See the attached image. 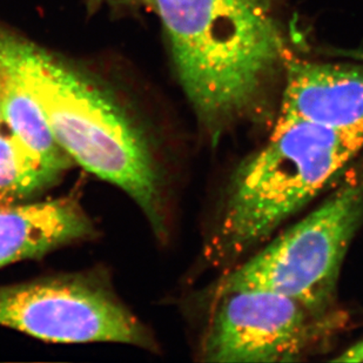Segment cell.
<instances>
[{"mask_svg": "<svg viewBox=\"0 0 363 363\" xmlns=\"http://www.w3.org/2000/svg\"><path fill=\"white\" fill-rule=\"evenodd\" d=\"M179 82L216 144L264 107L284 62L277 0H151Z\"/></svg>", "mask_w": 363, "mask_h": 363, "instance_id": "cell-1", "label": "cell"}, {"mask_svg": "<svg viewBox=\"0 0 363 363\" xmlns=\"http://www.w3.org/2000/svg\"><path fill=\"white\" fill-rule=\"evenodd\" d=\"M4 72L28 89L74 164L123 189L158 238L167 233L164 178L148 139L110 93L25 37Z\"/></svg>", "mask_w": 363, "mask_h": 363, "instance_id": "cell-2", "label": "cell"}, {"mask_svg": "<svg viewBox=\"0 0 363 363\" xmlns=\"http://www.w3.org/2000/svg\"><path fill=\"white\" fill-rule=\"evenodd\" d=\"M363 151V133L277 121L264 147L232 175L203 257L226 267L271 238Z\"/></svg>", "mask_w": 363, "mask_h": 363, "instance_id": "cell-3", "label": "cell"}, {"mask_svg": "<svg viewBox=\"0 0 363 363\" xmlns=\"http://www.w3.org/2000/svg\"><path fill=\"white\" fill-rule=\"evenodd\" d=\"M362 221L363 173L352 169L314 211L227 272L213 298L262 289L334 312L340 272Z\"/></svg>", "mask_w": 363, "mask_h": 363, "instance_id": "cell-4", "label": "cell"}, {"mask_svg": "<svg viewBox=\"0 0 363 363\" xmlns=\"http://www.w3.org/2000/svg\"><path fill=\"white\" fill-rule=\"evenodd\" d=\"M0 325L46 342H117L157 348L140 320L106 282L92 274L0 286Z\"/></svg>", "mask_w": 363, "mask_h": 363, "instance_id": "cell-5", "label": "cell"}, {"mask_svg": "<svg viewBox=\"0 0 363 363\" xmlns=\"http://www.w3.org/2000/svg\"><path fill=\"white\" fill-rule=\"evenodd\" d=\"M216 302L200 346L206 362H291L340 325L334 311H313L271 291H232Z\"/></svg>", "mask_w": 363, "mask_h": 363, "instance_id": "cell-6", "label": "cell"}, {"mask_svg": "<svg viewBox=\"0 0 363 363\" xmlns=\"http://www.w3.org/2000/svg\"><path fill=\"white\" fill-rule=\"evenodd\" d=\"M277 121L363 133V65L288 62Z\"/></svg>", "mask_w": 363, "mask_h": 363, "instance_id": "cell-7", "label": "cell"}, {"mask_svg": "<svg viewBox=\"0 0 363 363\" xmlns=\"http://www.w3.org/2000/svg\"><path fill=\"white\" fill-rule=\"evenodd\" d=\"M92 220L73 196L0 206V268L92 237Z\"/></svg>", "mask_w": 363, "mask_h": 363, "instance_id": "cell-8", "label": "cell"}, {"mask_svg": "<svg viewBox=\"0 0 363 363\" xmlns=\"http://www.w3.org/2000/svg\"><path fill=\"white\" fill-rule=\"evenodd\" d=\"M0 112L18 144L55 178L74 164L55 139L35 96L21 84L3 74H0Z\"/></svg>", "mask_w": 363, "mask_h": 363, "instance_id": "cell-9", "label": "cell"}, {"mask_svg": "<svg viewBox=\"0 0 363 363\" xmlns=\"http://www.w3.org/2000/svg\"><path fill=\"white\" fill-rule=\"evenodd\" d=\"M55 180L11 134L0 133V206L28 199Z\"/></svg>", "mask_w": 363, "mask_h": 363, "instance_id": "cell-10", "label": "cell"}, {"mask_svg": "<svg viewBox=\"0 0 363 363\" xmlns=\"http://www.w3.org/2000/svg\"><path fill=\"white\" fill-rule=\"evenodd\" d=\"M336 362H363V339L348 350H345L340 357L333 359Z\"/></svg>", "mask_w": 363, "mask_h": 363, "instance_id": "cell-11", "label": "cell"}, {"mask_svg": "<svg viewBox=\"0 0 363 363\" xmlns=\"http://www.w3.org/2000/svg\"><path fill=\"white\" fill-rule=\"evenodd\" d=\"M93 5H108V6H140L151 5V0H91Z\"/></svg>", "mask_w": 363, "mask_h": 363, "instance_id": "cell-12", "label": "cell"}, {"mask_svg": "<svg viewBox=\"0 0 363 363\" xmlns=\"http://www.w3.org/2000/svg\"><path fill=\"white\" fill-rule=\"evenodd\" d=\"M1 121H3V118H1V112H0V123H1Z\"/></svg>", "mask_w": 363, "mask_h": 363, "instance_id": "cell-13", "label": "cell"}]
</instances>
